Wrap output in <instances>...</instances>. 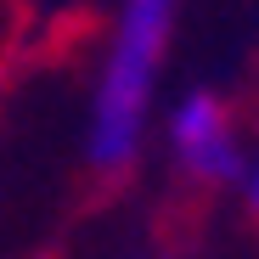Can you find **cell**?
<instances>
[{
	"label": "cell",
	"mask_w": 259,
	"mask_h": 259,
	"mask_svg": "<svg viewBox=\"0 0 259 259\" xmlns=\"http://www.w3.org/2000/svg\"><path fill=\"white\" fill-rule=\"evenodd\" d=\"M237 186H242V203H248V208L259 214V152H248V163H242Z\"/></svg>",
	"instance_id": "cell-3"
},
{
	"label": "cell",
	"mask_w": 259,
	"mask_h": 259,
	"mask_svg": "<svg viewBox=\"0 0 259 259\" xmlns=\"http://www.w3.org/2000/svg\"><path fill=\"white\" fill-rule=\"evenodd\" d=\"M175 12L181 0H118V23L91 96V136H84L91 169H102V175H118L136 163L152 113V84L169 51V34H175Z\"/></svg>",
	"instance_id": "cell-1"
},
{
	"label": "cell",
	"mask_w": 259,
	"mask_h": 259,
	"mask_svg": "<svg viewBox=\"0 0 259 259\" xmlns=\"http://www.w3.org/2000/svg\"><path fill=\"white\" fill-rule=\"evenodd\" d=\"M169 152H175L181 175L203 181V186H226L242 175V141H237V124L226 113V102L214 91H192L175 102V113H169Z\"/></svg>",
	"instance_id": "cell-2"
}]
</instances>
